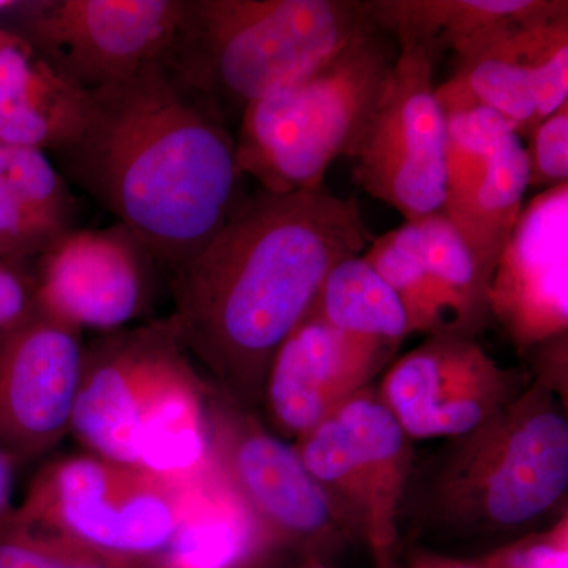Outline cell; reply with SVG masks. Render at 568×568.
<instances>
[{"label": "cell", "mask_w": 568, "mask_h": 568, "mask_svg": "<svg viewBox=\"0 0 568 568\" xmlns=\"http://www.w3.org/2000/svg\"><path fill=\"white\" fill-rule=\"evenodd\" d=\"M84 351L81 331L40 308L0 343V450L17 465L70 432Z\"/></svg>", "instance_id": "obj_15"}, {"label": "cell", "mask_w": 568, "mask_h": 568, "mask_svg": "<svg viewBox=\"0 0 568 568\" xmlns=\"http://www.w3.org/2000/svg\"><path fill=\"white\" fill-rule=\"evenodd\" d=\"M162 559L108 555L51 530L0 518V568H155Z\"/></svg>", "instance_id": "obj_26"}, {"label": "cell", "mask_w": 568, "mask_h": 568, "mask_svg": "<svg viewBox=\"0 0 568 568\" xmlns=\"http://www.w3.org/2000/svg\"><path fill=\"white\" fill-rule=\"evenodd\" d=\"M455 568H469V567H455Z\"/></svg>", "instance_id": "obj_36"}, {"label": "cell", "mask_w": 568, "mask_h": 568, "mask_svg": "<svg viewBox=\"0 0 568 568\" xmlns=\"http://www.w3.org/2000/svg\"><path fill=\"white\" fill-rule=\"evenodd\" d=\"M293 446L339 521L376 545L394 540L413 476V440L377 388L355 394Z\"/></svg>", "instance_id": "obj_8"}, {"label": "cell", "mask_w": 568, "mask_h": 568, "mask_svg": "<svg viewBox=\"0 0 568 568\" xmlns=\"http://www.w3.org/2000/svg\"><path fill=\"white\" fill-rule=\"evenodd\" d=\"M365 22L362 0H185L164 62L223 111H244L338 50Z\"/></svg>", "instance_id": "obj_5"}, {"label": "cell", "mask_w": 568, "mask_h": 568, "mask_svg": "<svg viewBox=\"0 0 568 568\" xmlns=\"http://www.w3.org/2000/svg\"><path fill=\"white\" fill-rule=\"evenodd\" d=\"M91 95L84 130L58 152L63 168L171 274L244 197L226 114L164 61Z\"/></svg>", "instance_id": "obj_2"}, {"label": "cell", "mask_w": 568, "mask_h": 568, "mask_svg": "<svg viewBox=\"0 0 568 568\" xmlns=\"http://www.w3.org/2000/svg\"><path fill=\"white\" fill-rule=\"evenodd\" d=\"M0 179L54 237L73 230L74 200L47 152L0 141Z\"/></svg>", "instance_id": "obj_25"}, {"label": "cell", "mask_w": 568, "mask_h": 568, "mask_svg": "<svg viewBox=\"0 0 568 568\" xmlns=\"http://www.w3.org/2000/svg\"><path fill=\"white\" fill-rule=\"evenodd\" d=\"M566 536L556 541H540L517 552L514 568H568Z\"/></svg>", "instance_id": "obj_31"}, {"label": "cell", "mask_w": 568, "mask_h": 568, "mask_svg": "<svg viewBox=\"0 0 568 568\" xmlns=\"http://www.w3.org/2000/svg\"><path fill=\"white\" fill-rule=\"evenodd\" d=\"M544 369L488 424L448 439L425 480L418 481L416 517L469 530L526 529L562 507L568 489L567 347L538 346Z\"/></svg>", "instance_id": "obj_3"}, {"label": "cell", "mask_w": 568, "mask_h": 568, "mask_svg": "<svg viewBox=\"0 0 568 568\" xmlns=\"http://www.w3.org/2000/svg\"><path fill=\"white\" fill-rule=\"evenodd\" d=\"M92 95L55 70L20 32L0 28V141L61 152L80 136Z\"/></svg>", "instance_id": "obj_18"}, {"label": "cell", "mask_w": 568, "mask_h": 568, "mask_svg": "<svg viewBox=\"0 0 568 568\" xmlns=\"http://www.w3.org/2000/svg\"><path fill=\"white\" fill-rule=\"evenodd\" d=\"M14 467L17 462L0 450V518L6 517L13 508L11 506V493H13Z\"/></svg>", "instance_id": "obj_32"}, {"label": "cell", "mask_w": 568, "mask_h": 568, "mask_svg": "<svg viewBox=\"0 0 568 568\" xmlns=\"http://www.w3.org/2000/svg\"><path fill=\"white\" fill-rule=\"evenodd\" d=\"M18 6H20V3L13 2V0H0V13H2V11L17 9Z\"/></svg>", "instance_id": "obj_33"}, {"label": "cell", "mask_w": 568, "mask_h": 568, "mask_svg": "<svg viewBox=\"0 0 568 568\" xmlns=\"http://www.w3.org/2000/svg\"><path fill=\"white\" fill-rule=\"evenodd\" d=\"M443 111L448 142L440 212L489 286L529 189L528 155L521 138L488 108L454 104Z\"/></svg>", "instance_id": "obj_11"}, {"label": "cell", "mask_w": 568, "mask_h": 568, "mask_svg": "<svg viewBox=\"0 0 568 568\" xmlns=\"http://www.w3.org/2000/svg\"><path fill=\"white\" fill-rule=\"evenodd\" d=\"M181 504L182 487L85 452L41 467L9 518L108 555L163 560Z\"/></svg>", "instance_id": "obj_6"}, {"label": "cell", "mask_w": 568, "mask_h": 568, "mask_svg": "<svg viewBox=\"0 0 568 568\" xmlns=\"http://www.w3.org/2000/svg\"><path fill=\"white\" fill-rule=\"evenodd\" d=\"M530 381L497 364L476 338L440 334L396 358L377 392L410 440L457 439L503 413Z\"/></svg>", "instance_id": "obj_10"}, {"label": "cell", "mask_w": 568, "mask_h": 568, "mask_svg": "<svg viewBox=\"0 0 568 568\" xmlns=\"http://www.w3.org/2000/svg\"><path fill=\"white\" fill-rule=\"evenodd\" d=\"M517 22L474 33L459 44L450 80L436 88L440 108L478 104L504 119L519 138L538 125L528 73L519 59Z\"/></svg>", "instance_id": "obj_23"}, {"label": "cell", "mask_w": 568, "mask_h": 568, "mask_svg": "<svg viewBox=\"0 0 568 568\" xmlns=\"http://www.w3.org/2000/svg\"><path fill=\"white\" fill-rule=\"evenodd\" d=\"M568 183L519 213L489 284L491 320L519 353L568 332Z\"/></svg>", "instance_id": "obj_17"}, {"label": "cell", "mask_w": 568, "mask_h": 568, "mask_svg": "<svg viewBox=\"0 0 568 568\" xmlns=\"http://www.w3.org/2000/svg\"><path fill=\"white\" fill-rule=\"evenodd\" d=\"M425 246L416 294L407 306L410 334L477 338L487 328L489 286L476 260L443 212L417 220Z\"/></svg>", "instance_id": "obj_19"}, {"label": "cell", "mask_w": 568, "mask_h": 568, "mask_svg": "<svg viewBox=\"0 0 568 568\" xmlns=\"http://www.w3.org/2000/svg\"><path fill=\"white\" fill-rule=\"evenodd\" d=\"M517 39L540 123L568 103V14L518 26Z\"/></svg>", "instance_id": "obj_27"}, {"label": "cell", "mask_w": 568, "mask_h": 568, "mask_svg": "<svg viewBox=\"0 0 568 568\" xmlns=\"http://www.w3.org/2000/svg\"><path fill=\"white\" fill-rule=\"evenodd\" d=\"M399 52L353 160V181L366 194L417 222L443 211L447 123L437 102L436 61L413 41Z\"/></svg>", "instance_id": "obj_7"}, {"label": "cell", "mask_w": 568, "mask_h": 568, "mask_svg": "<svg viewBox=\"0 0 568 568\" xmlns=\"http://www.w3.org/2000/svg\"><path fill=\"white\" fill-rule=\"evenodd\" d=\"M155 568H171V567H168V566H166V564H163V562H162V564H160V566H159V567H155Z\"/></svg>", "instance_id": "obj_35"}, {"label": "cell", "mask_w": 568, "mask_h": 568, "mask_svg": "<svg viewBox=\"0 0 568 568\" xmlns=\"http://www.w3.org/2000/svg\"><path fill=\"white\" fill-rule=\"evenodd\" d=\"M54 239L0 179V244L9 260L39 256Z\"/></svg>", "instance_id": "obj_29"}, {"label": "cell", "mask_w": 568, "mask_h": 568, "mask_svg": "<svg viewBox=\"0 0 568 568\" xmlns=\"http://www.w3.org/2000/svg\"><path fill=\"white\" fill-rule=\"evenodd\" d=\"M366 20L338 50L250 103L235 138L242 174L268 193L315 192L338 156L353 159L395 55Z\"/></svg>", "instance_id": "obj_4"}, {"label": "cell", "mask_w": 568, "mask_h": 568, "mask_svg": "<svg viewBox=\"0 0 568 568\" xmlns=\"http://www.w3.org/2000/svg\"><path fill=\"white\" fill-rule=\"evenodd\" d=\"M153 264L122 223L67 231L39 254L37 305L81 332L122 331L151 304Z\"/></svg>", "instance_id": "obj_14"}, {"label": "cell", "mask_w": 568, "mask_h": 568, "mask_svg": "<svg viewBox=\"0 0 568 568\" xmlns=\"http://www.w3.org/2000/svg\"><path fill=\"white\" fill-rule=\"evenodd\" d=\"M375 241L357 197H242L211 242L171 272L182 346L213 388L256 409L276 351L315 305L332 268Z\"/></svg>", "instance_id": "obj_1"}, {"label": "cell", "mask_w": 568, "mask_h": 568, "mask_svg": "<svg viewBox=\"0 0 568 568\" xmlns=\"http://www.w3.org/2000/svg\"><path fill=\"white\" fill-rule=\"evenodd\" d=\"M528 140L529 189L545 192L568 183V103L538 123Z\"/></svg>", "instance_id": "obj_28"}, {"label": "cell", "mask_w": 568, "mask_h": 568, "mask_svg": "<svg viewBox=\"0 0 568 568\" xmlns=\"http://www.w3.org/2000/svg\"><path fill=\"white\" fill-rule=\"evenodd\" d=\"M0 261H10L9 256H7L6 250H3L2 244H0ZM17 263V261H14Z\"/></svg>", "instance_id": "obj_34"}, {"label": "cell", "mask_w": 568, "mask_h": 568, "mask_svg": "<svg viewBox=\"0 0 568 568\" xmlns=\"http://www.w3.org/2000/svg\"><path fill=\"white\" fill-rule=\"evenodd\" d=\"M394 355L379 343L332 327L310 310L268 368L261 399L267 428L286 443H297L372 386Z\"/></svg>", "instance_id": "obj_16"}, {"label": "cell", "mask_w": 568, "mask_h": 568, "mask_svg": "<svg viewBox=\"0 0 568 568\" xmlns=\"http://www.w3.org/2000/svg\"><path fill=\"white\" fill-rule=\"evenodd\" d=\"M312 310L332 327L395 353L410 335L398 295L362 254L332 268Z\"/></svg>", "instance_id": "obj_24"}, {"label": "cell", "mask_w": 568, "mask_h": 568, "mask_svg": "<svg viewBox=\"0 0 568 568\" xmlns=\"http://www.w3.org/2000/svg\"><path fill=\"white\" fill-rule=\"evenodd\" d=\"M211 388L190 362L145 414L138 432L134 466L178 487L212 469Z\"/></svg>", "instance_id": "obj_22"}, {"label": "cell", "mask_w": 568, "mask_h": 568, "mask_svg": "<svg viewBox=\"0 0 568 568\" xmlns=\"http://www.w3.org/2000/svg\"><path fill=\"white\" fill-rule=\"evenodd\" d=\"M369 24L439 58L504 22L530 24L568 14L567 0H362Z\"/></svg>", "instance_id": "obj_21"}, {"label": "cell", "mask_w": 568, "mask_h": 568, "mask_svg": "<svg viewBox=\"0 0 568 568\" xmlns=\"http://www.w3.org/2000/svg\"><path fill=\"white\" fill-rule=\"evenodd\" d=\"M36 278L20 263L0 261V343L36 315Z\"/></svg>", "instance_id": "obj_30"}, {"label": "cell", "mask_w": 568, "mask_h": 568, "mask_svg": "<svg viewBox=\"0 0 568 568\" xmlns=\"http://www.w3.org/2000/svg\"><path fill=\"white\" fill-rule=\"evenodd\" d=\"M253 413L211 388L213 465L271 541L317 537L342 523L293 444Z\"/></svg>", "instance_id": "obj_13"}, {"label": "cell", "mask_w": 568, "mask_h": 568, "mask_svg": "<svg viewBox=\"0 0 568 568\" xmlns=\"http://www.w3.org/2000/svg\"><path fill=\"white\" fill-rule=\"evenodd\" d=\"M190 362L171 316L95 339L84 351L70 432L88 454L134 466L145 414Z\"/></svg>", "instance_id": "obj_12"}, {"label": "cell", "mask_w": 568, "mask_h": 568, "mask_svg": "<svg viewBox=\"0 0 568 568\" xmlns=\"http://www.w3.org/2000/svg\"><path fill=\"white\" fill-rule=\"evenodd\" d=\"M21 33L82 91L129 80L170 54L185 0H54L29 3Z\"/></svg>", "instance_id": "obj_9"}, {"label": "cell", "mask_w": 568, "mask_h": 568, "mask_svg": "<svg viewBox=\"0 0 568 568\" xmlns=\"http://www.w3.org/2000/svg\"><path fill=\"white\" fill-rule=\"evenodd\" d=\"M271 538L215 465L182 488L181 515L163 556L171 568H244Z\"/></svg>", "instance_id": "obj_20"}]
</instances>
